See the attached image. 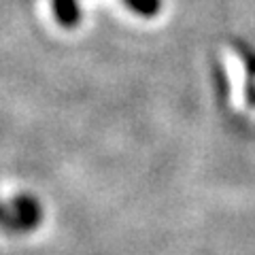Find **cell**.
Here are the masks:
<instances>
[{
	"label": "cell",
	"instance_id": "obj_1",
	"mask_svg": "<svg viewBox=\"0 0 255 255\" xmlns=\"http://www.w3.org/2000/svg\"><path fill=\"white\" fill-rule=\"evenodd\" d=\"M11 211L15 215V226H17L19 232L36 228L38 221H41V206L30 196H17L11 204Z\"/></svg>",
	"mask_w": 255,
	"mask_h": 255
},
{
	"label": "cell",
	"instance_id": "obj_2",
	"mask_svg": "<svg viewBox=\"0 0 255 255\" xmlns=\"http://www.w3.org/2000/svg\"><path fill=\"white\" fill-rule=\"evenodd\" d=\"M53 15L60 26L64 28H73L81 19L79 17L77 0H53Z\"/></svg>",
	"mask_w": 255,
	"mask_h": 255
},
{
	"label": "cell",
	"instance_id": "obj_3",
	"mask_svg": "<svg viewBox=\"0 0 255 255\" xmlns=\"http://www.w3.org/2000/svg\"><path fill=\"white\" fill-rule=\"evenodd\" d=\"M126 2L130 4L136 13L147 15V17L157 13V9H159V0H126Z\"/></svg>",
	"mask_w": 255,
	"mask_h": 255
},
{
	"label": "cell",
	"instance_id": "obj_4",
	"mask_svg": "<svg viewBox=\"0 0 255 255\" xmlns=\"http://www.w3.org/2000/svg\"><path fill=\"white\" fill-rule=\"evenodd\" d=\"M0 226L9 228V230H17V226H15V215H13V211L6 209L2 202H0Z\"/></svg>",
	"mask_w": 255,
	"mask_h": 255
}]
</instances>
